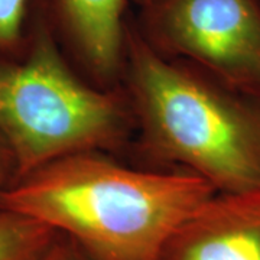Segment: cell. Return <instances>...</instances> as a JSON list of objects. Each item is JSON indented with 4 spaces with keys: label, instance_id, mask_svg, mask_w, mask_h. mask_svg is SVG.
<instances>
[{
    "label": "cell",
    "instance_id": "cell-9",
    "mask_svg": "<svg viewBox=\"0 0 260 260\" xmlns=\"http://www.w3.org/2000/svg\"><path fill=\"white\" fill-rule=\"evenodd\" d=\"M39 260H93L71 239L58 234L56 240Z\"/></svg>",
    "mask_w": 260,
    "mask_h": 260
},
{
    "label": "cell",
    "instance_id": "cell-7",
    "mask_svg": "<svg viewBox=\"0 0 260 260\" xmlns=\"http://www.w3.org/2000/svg\"><path fill=\"white\" fill-rule=\"evenodd\" d=\"M58 234L34 218L0 208V260H39Z\"/></svg>",
    "mask_w": 260,
    "mask_h": 260
},
{
    "label": "cell",
    "instance_id": "cell-1",
    "mask_svg": "<svg viewBox=\"0 0 260 260\" xmlns=\"http://www.w3.org/2000/svg\"><path fill=\"white\" fill-rule=\"evenodd\" d=\"M215 192L189 171L136 169L85 150L13 181L0 191V208L51 227L93 260H159Z\"/></svg>",
    "mask_w": 260,
    "mask_h": 260
},
{
    "label": "cell",
    "instance_id": "cell-6",
    "mask_svg": "<svg viewBox=\"0 0 260 260\" xmlns=\"http://www.w3.org/2000/svg\"><path fill=\"white\" fill-rule=\"evenodd\" d=\"M58 39L87 71L110 83L124 70L126 0H48Z\"/></svg>",
    "mask_w": 260,
    "mask_h": 260
},
{
    "label": "cell",
    "instance_id": "cell-11",
    "mask_svg": "<svg viewBox=\"0 0 260 260\" xmlns=\"http://www.w3.org/2000/svg\"><path fill=\"white\" fill-rule=\"evenodd\" d=\"M132 2H135L136 5H139L140 8H143V6H146L148 3H150L152 0H132Z\"/></svg>",
    "mask_w": 260,
    "mask_h": 260
},
{
    "label": "cell",
    "instance_id": "cell-10",
    "mask_svg": "<svg viewBox=\"0 0 260 260\" xmlns=\"http://www.w3.org/2000/svg\"><path fill=\"white\" fill-rule=\"evenodd\" d=\"M15 179H16L15 159L9 146L0 136V191L8 188Z\"/></svg>",
    "mask_w": 260,
    "mask_h": 260
},
{
    "label": "cell",
    "instance_id": "cell-5",
    "mask_svg": "<svg viewBox=\"0 0 260 260\" xmlns=\"http://www.w3.org/2000/svg\"><path fill=\"white\" fill-rule=\"evenodd\" d=\"M159 260H260V189L215 192L178 229Z\"/></svg>",
    "mask_w": 260,
    "mask_h": 260
},
{
    "label": "cell",
    "instance_id": "cell-4",
    "mask_svg": "<svg viewBox=\"0 0 260 260\" xmlns=\"http://www.w3.org/2000/svg\"><path fill=\"white\" fill-rule=\"evenodd\" d=\"M135 25L149 45L260 99V0H152Z\"/></svg>",
    "mask_w": 260,
    "mask_h": 260
},
{
    "label": "cell",
    "instance_id": "cell-8",
    "mask_svg": "<svg viewBox=\"0 0 260 260\" xmlns=\"http://www.w3.org/2000/svg\"><path fill=\"white\" fill-rule=\"evenodd\" d=\"M32 0H0V58L18 55L26 41Z\"/></svg>",
    "mask_w": 260,
    "mask_h": 260
},
{
    "label": "cell",
    "instance_id": "cell-2",
    "mask_svg": "<svg viewBox=\"0 0 260 260\" xmlns=\"http://www.w3.org/2000/svg\"><path fill=\"white\" fill-rule=\"evenodd\" d=\"M143 146L217 192L260 189V99L162 55L127 20L124 70Z\"/></svg>",
    "mask_w": 260,
    "mask_h": 260
},
{
    "label": "cell",
    "instance_id": "cell-3",
    "mask_svg": "<svg viewBox=\"0 0 260 260\" xmlns=\"http://www.w3.org/2000/svg\"><path fill=\"white\" fill-rule=\"evenodd\" d=\"M127 110L119 95L74 74L48 0H32L22 51L0 58V136L16 179L71 153L117 148L129 132Z\"/></svg>",
    "mask_w": 260,
    "mask_h": 260
}]
</instances>
